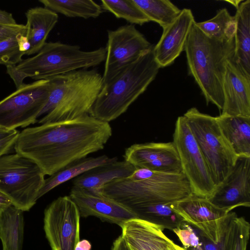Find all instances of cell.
<instances>
[{"mask_svg":"<svg viewBox=\"0 0 250 250\" xmlns=\"http://www.w3.org/2000/svg\"><path fill=\"white\" fill-rule=\"evenodd\" d=\"M195 22L184 50L188 73L194 78L207 104L211 103L222 111L224 104L223 79L227 62L234 55V37L224 41L211 39L204 34Z\"/></svg>","mask_w":250,"mask_h":250,"instance_id":"cell-2","label":"cell"},{"mask_svg":"<svg viewBox=\"0 0 250 250\" xmlns=\"http://www.w3.org/2000/svg\"><path fill=\"white\" fill-rule=\"evenodd\" d=\"M200 234L202 242L200 250H223L222 241L219 243H214L203 236L201 233Z\"/></svg>","mask_w":250,"mask_h":250,"instance_id":"cell-36","label":"cell"},{"mask_svg":"<svg viewBox=\"0 0 250 250\" xmlns=\"http://www.w3.org/2000/svg\"><path fill=\"white\" fill-rule=\"evenodd\" d=\"M237 27L233 60L250 79V0H243L234 15Z\"/></svg>","mask_w":250,"mask_h":250,"instance_id":"cell-23","label":"cell"},{"mask_svg":"<svg viewBox=\"0 0 250 250\" xmlns=\"http://www.w3.org/2000/svg\"><path fill=\"white\" fill-rule=\"evenodd\" d=\"M171 203L141 206L131 209L137 218L162 226L172 230L185 222L171 208Z\"/></svg>","mask_w":250,"mask_h":250,"instance_id":"cell-27","label":"cell"},{"mask_svg":"<svg viewBox=\"0 0 250 250\" xmlns=\"http://www.w3.org/2000/svg\"><path fill=\"white\" fill-rule=\"evenodd\" d=\"M117 160V157L110 158L103 155L95 157H86L75 161L45 179L38 193V199L56 187L94 167Z\"/></svg>","mask_w":250,"mask_h":250,"instance_id":"cell-24","label":"cell"},{"mask_svg":"<svg viewBox=\"0 0 250 250\" xmlns=\"http://www.w3.org/2000/svg\"><path fill=\"white\" fill-rule=\"evenodd\" d=\"M17 41L20 51L26 54L30 48V43L26 36V33L17 35Z\"/></svg>","mask_w":250,"mask_h":250,"instance_id":"cell-37","label":"cell"},{"mask_svg":"<svg viewBox=\"0 0 250 250\" xmlns=\"http://www.w3.org/2000/svg\"><path fill=\"white\" fill-rule=\"evenodd\" d=\"M178 153L183 174L195 195L208 199L215 185L204 158L183 116L177 118L173 141Z\"/></svg>","mask_w":250,"mask_h":250,"instance_id":"cell-10","label":"cell"},{"mask_svg":"<svg viewBox=\"0 0 250 250\" xmlns=\"http://www.w3.org/2000/svg\"><path fill=\"white\" fill-rule=\"evenodd\" d=\"M195 25L206 36L213 39L224 41L233 38L237 23L235 16H231L226 8L217 11L212 18Z\"/></svg>","mask_w":250,"mask_h":250,"instance_id":"cell-28","label":"cell"},{"mask_svg":"<svg viewBox=\"0 0 250 250\" xmlns=\"http://www.w3.org/2000/svg\"><path fill=\"white\" fill-rule=\"evenodd\" d=\"M99 193L131 210L141 206L174 203L193 194L183 173L152 170L146 178L140 181H131L127 177L114 179L101 188Z\"/></svg>","mask_w":250,"mask_h":250,"instance_id":"cell-6","label":"cell"},{"mask_svg":"<svg viewBox=\"0 0 250 250\" xmlns=\"http://www.w3.org/2000/svg\"><path fill=\"white\" fill-rule=\"evenodd\" d=\"M44 176L35 163L17 153L0 157V192L23 211L36 203Z\"/></svg>","mask_w":250,"mask_h":250,"instance_id":"cell-8","label":"cell"},{"mask_svg":"<svg viewBox=\"0 0 250 250\" xmlns=\"http://www.w3.org/2000/svg\"><path fill=\"white\" fill-rule=\"evenodd\" d=\"M102 9L113 14L117 18L123 19L131 24L142 25L149 21L134 0H102Z\"/></svg>","mask_w":250,"mask_h":250,"instance_id":"cell-31","label":"cell"},{"mask_svg":"<svg viewBox=\"0 0 250 250\" xmlns=\"http://www.w3.org/2000/svg\"><path fill=\"white\" fill-rule=\"evenodd\" d=\"M137 168L129 162L116 161L94 167L73 180V186L100 193L104 185L111 181L130 176Z\"/></svg>","mask_w":250,"mask_h":250,"instance_id":"cell-20","label":"cell"},{"mask_svg":"<svg viewBox=\"0 0 250 250\" xmlns=\"http://www.w3.org/2000/svg\"><path fill=\"white\" fill-rule=\"evenodd\" d=\"M150 21L164 28L180 14L181 10L169 0H134Z\"/></svg>","mask_w":250,"mask_h":250,"instance_id":"cell-29","label":"cell"},{"mask_svg":"<svg viewBox=\"0 0 250 250\" xmlns=\"http://www.w3.org/2000/svg\"><path fill=\"white\" fill-rule=\"evenodd\" d=\"M17 36L0 42V64L5 66L16 64L22 60L25 53L19 49Z\"/></svg>","mask_w":250,"mask_h":250,"instance_id":"cell-32","label":"cell"},{"mask_svg":"<svg viewBox=\"0 0 250 250\" xmlns=\"http://www.w3.org/2000/svg\"><path fill=\"white\" fill-rule=\"evenodd\" d=\"M153 46L133 24L108 30L103 84Z\"/></svg>","mask_w":250,"mask_h":250,"instance_id":"cell-13","label":"cell"},{"mask_svg":"<svg viewBox=\"0 0 250 250\" xmlns=\"http://www.w3.org/2000/svg\"><path fill=\"white\" fill-rule=\"evenodd\" d=\"M22 33H26L25 25L0 24V42Z\"/></svg>","mask_w":250,"mask_h":250,"instance_id":"cell-34","label":"cell"},{"mask_svg":"<svg viewBox=\"0 0 250 250\" xmlns=\"http://www.w3.org/2000/svg\"><path fill=\"white\" fill-rule=\"evenodd\" d=\"M217 207L229 209L250 206V157L239 156L226 178L208 199Z\"/></svg>","mask_w":250,"mask_h":250,"instance_id":"cell-15","label":"cell"},{"mask_svg":"<svg viewBox=\"0 0 250 250\" xmlns=\"http://www.w3.org/2000/svg\"><path fill=\"white\" fill-rule=\"evenodd\" d=\"M92 246L89 241L87 240H80L77 243L75 250H91Z\"/></svg>","mask_w":250,"mask_h":250,"instance_id":"cell-40","label":"cell"},{"mask_svg":"<svg viewBox=\"0 0 250 250\" xmlns=\"http://www.w3.org/2000/svg\"><path fill=\"white\" fill-rule=\"evenodd\" d=\"M19 133L20 132L17 130L12 134L0 140V157L10 153L14 149Z\"/></svg>","mask_w":250,"mask_h":250,"instance_id":"cell-35","label":"cell"},{"mask_svg":"<svg viewBox=\"0 0 250 250\" xmlns=\"http://www.w3.org/2000/svg\"><path fill=\"white\" fill-rule=\"evenodd\" d=\"M111 250H130L125 240L121 235L113 243Z\"/></svg>","mask_w":250,"mask_h":250,"instance_id":"cell-39","label":"cell"},{"mask_svg":"<svg viewBox=\"0 0 250 250\" xmlns=\"http://www.w3.org/2000/svg\"><path fill=\"white\" fill-rule=\"evenodd\" d=\"M153 46L103 84L89 115L109 123L124 113L146 91L160 68Z\"/></svg>","mask_w":250,"mask_h":250,"instance_id":"cell-4","label":"cell"},{"mask_svg":"<svg viewBox=\"0 0 250 250\" xmlns=\"http://www.w3.org/2000/svg\"><path fill=\"white\" fill-rule=\"evenodd\" d=\"M17 130H7L0 127V140L9 136Z\"/></svg>","mask_w":250,"mask_h":250,"instance_id":"cell-42","label":"cell"},{"mask_svg":"<svg viewBox=\"0 0 250 250\" xmlns=\"http://www.w3.org/2000/svg\"><path fill=\"white\" fill-rule=\"evenodd\" d=\"M49 94L39 123L66 121L89 114L103 85L95 69H80L50 78Z\"/></svg>","mask_w":250,"mask_h":250,"instance_id":"cell-3","label":"cell"},{"mask_svg":"<svg viewBox=\"0 0 250 250\" xmlns=\"http://www.w3.org/2000/svg\"><path fill=\"white\" fill-rule=\"evenodd\" d=\"M0 24H15L17 23L11 13L0 10Z\"/></svg>","mask_w":250,"mask_h":250,"instance_id":"cell-38","label":"cell"},{"mask_svg":"<svg viewBox=\"0 0 250 250\" xmlns=\"http://www.w3.org/2000/svg\"><path fill=\"white\" fill-rule=\"evenodd\" d=\"M80 215L68 196L52 202L44 212V230L51 250H75L80 240Z\"/></svg>","mask_w":250,"mask_h":250,"instance_id":"cell-12","label":"cell"},{"mask_svg":"<svg viewBox=\"0 0 250 250\" xmlns=\"http://www.w3.org/2000/svg\"><path fill=\"white\" fill-rule=\"evenodd\" d=\"M121 228V235L130 250H169L171 240L165 235L162 226L134 218Z\"/></svg>","mask_w":250,"mask_h":250,"instance_id":"cell-19","label":"cell"},{"mask_svg":"<svg viewBox=\"0 0 250 250\" xmlns=\"http://www.w3.org/2000/svg\"><path fill=\"white\" fill-rule=\"evenodd\" d=\"M204 158L215 186L228 176L237 156L223 137L216 117L191 107L183 115Z\"/></svg>","mask_w":250,"mask_h":250,"instance_id":"cell-7","label":"cell"},{"mask_svg":"<svg viewBox=\"0 0 250 250\" xmlns=\"http://www.w3.org/2000/svg\"><path fill=\"white\" fill-rule=\"evenodd\" d=\"M12 205L10 200L0 192V209Z\"/></svg>","mask_w":250,"mask_h":250,"instance_id":"cell-41","label":"cell"},{"mask_svg":"<svg viewBox=\"0 0 250 250\" xmlns=\"http://www.w3.org/2000/svg\"><path fill=\"white\" fill-rule=\"evenodd\" d=\"M224 104L221 114L250 117V79L233 60H228L223 83Z\"/></svg>","mask_w":250,"mask_h":250,"instance_id":"cell-18","label":"cell"},{"mask_svg":"<svg viewBox=\"0 0 250 250\" xmlns=\"http://www.w3.org/2000/svg\"><path fill=\"white\" fill-rule=\"evenodd\" d=\"M216 119L234 153L250 157V117L220 114Z\"/></svg>","mask_w":250,"mask_h":250,"instance_id":"cell-22","label":"cell"},{"mask_svg":"<svg viewBox=\"0 0 250 250\" xmlns=\"http://www.w3.org/2000/svg\"><path fill=\"white\" fill-rule=\"evenodd\" d=\"M243 0H226L225 1H227L229 3H230L231 5H232L234 7L236 8V9H238L239 5H240L241 3Z\"/></svg>","mask_w":250,"mask_h":250,"instance_id":"cell-44","label":"cell"},{"mask_svg":"<svg viewBox=\"0 0 250 250\" xmlns=\"http://www.w3.org/2000/svg\"><path fill=\"white\" fill-rule=\"evenodd\" d=\"M169 250H187L185 249L183 247L180 246L179 245L175 244L174 242L171 240L169 246Z\"/></svg>","mask_w":250,"mask_h":250,"instance_id":"cell-43","label":"cell"},{"mask_svg":"<svg viewBox=\"0 0 250 250\" xmlns=\"http://www.w3.org/2000/svg\"><path fill=\"white\" fill-rule=\"evenodd\" d=\"M195 21L192 11L184 8L172 23L163 29L162 36L153 48L154 59L160 68L170 65L184 50Z\"/></svg>","mask_w":250,"mask_h":250,"instance_id":"cell-17","label":"cell"},{"mask_svg":"<svg viewBox=\"0 0 250 250\" xmlns=\"http://www.w3.org/2000/svg\"><path fill=\"white\" fill-rule=\"evenodd\" d=\"M69 196L82 217H96L121 228L128 221L137 218L131 209L100 193L73 186Z\"/></svg>","mask_w":250,"mask_h":250,"instance_id":"cell-16","label":"cell"},{"mask_svg":"<svg viewBox=\"0 0 250 250\" xmlns=\"http://www.w3.org/2000/svg\"><path fill=\"white\" fill-rule=\"evenodd\" d=\"M173 231L187 250H200L201 236L200 232H196L192 227L184 222L181 226L173 229Z\"/></svg>","mask_w":250,"mask_h":250,"instance_id":"cell-33","label":"cell"},{"mask_svg":"<svg viewBox=\"0 0 250 250\" xmlns=\"http://www.w3.org/2000/svg\"><path fill=\"white\" fill-rule=\"evenodd\" d=\"M23 211L13 205L0 209V239L2 250H22Z\"/></svg>","mask_w":250,"mask_h":250,"instance_id":"cell-25","label":"cell"},{"mask_svg":"<svg viewBox=\"0 0 250 250\" xmlns=\"http://www.w3.org/2000/svg\"><path fill=\"white\" fill-rule=\"evenodd\" d=\"M106 50L100 47L83 51L77 45L59 42H46L35 56L16 64L6 65L7 74L18 88L26 77L48 79L80 69L96 66L105 61Z\"/></svg>","mask_w":250,"mask_h":250,"instance_id":"cell-5","label":"cell"},{"mask_svg":"<svg viewBox=\"0 0 250 250\" xmlns=\"http://www.w3.org/2000/svg\"><path fill=\"white\" fill-rule=\"evenodd\" d=\"M250 224L235 213L231 218L222 240L223 250H247Z\"/></svg>","mask_w":250,"mask_h":250,"instance_id":"cell-30","label":"cell"},{"mask_svg":"<svg viewBox=\"0 0 250 250\" xmlns=\"http://www.w3.org/2000/svg\"><path fill=\"white\" fill-rule=\"evenodd\" d=\"M26 36L30 48L26 55L37 53L46 43L47 37L58 21V14L45 7L29 9L25 13Z\"/></svg>","mask_w":250,"mask_h":250,"instance_id":"cell-21","label":"cell"},{"mask_svg":"<svg viewBox=\"0 0 250 250\" xmlns=\"http://www.w3.org/2000/svg\"><path fill=\"white\" fill-rule=\"evenodd\" d=\"M112 135L109 123L86 114L25 128L20 132L14 149L35 163L44 175L51 176L102 150Z\"/></svg>","mask_w":250,"mask_h":250,"instance_id":"cell-1","label":"cell"},{"mask_svg":"<svg viewBox=\"0 0 250 250\" xmlns=\"http://www.w3.org/2000/svg\"><path fill=\"white\" fill-rule=\"evenodd\" d=\"M170 206L185 222L194 226L201 235L214 243L222 242L228 224L236 213L193 194Z\"/></svg>","mask_w":250,"mask_h":250,"instance_id":"cell-11","label":"cell"},{"mask_svg":"<svg viewBox=\"0 0 250 250\" xmlns=\"http://www.w3.org/2000/svg\"><path fill=\"white\" fill-rule=\"evenodd\" d=\"M44 6L66 17L96 18L102 13L100 5L92 0H40Z\"/></svg>","mask_w":250,"mask_h":250,"instance_id":"cell-26","label":"cell"},{"mask_svg":"<svg viewBox=\"0 0 250 250\" xmlns=\"http://www.w3.org/2000/svg\"><path fill=\"white\" fill-rule=\"evenodd\" d=\"M49 90L48 80L23 83L0 101V127L15 130L36 123L47 102Z\"/></svg>","mask_w":250,"mask_h":250,"instance_id":"cell-9","label":"cell"},{"mask_svg":"<svg viewBox=\"0 0 250 250\" xmlns=\"http://www.w3.org/2000/svg\"><path fill=\"white\" fill-rule=\"evenodd\" d=\"M124 160L136 168L171 173H182L179 156L172 142L133 144L125 150Z\"/></svg>","mask_w":250,"mask_h":250,"instance_id":"cell-14","label":"cell"}]
</instances>
